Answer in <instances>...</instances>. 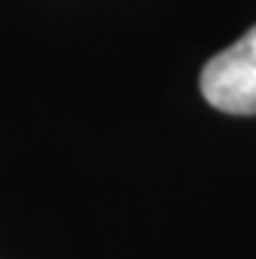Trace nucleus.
<instances>
[{
	"mask_svg": "<svg viewBox=\"0 0 256 259\" xmlns=\"http://www.w3.org/2000/svg\"><path fill=\"white\" fill-rule=\"evenodd\" d=\"M201 93L226 114H256V25L204 65Z\"/></svg>",
	"mask_w": 256,
	"mask_h": 259,
	"instance_id": "obj_1",
	"label": "nucleus"
}]
</instances>
